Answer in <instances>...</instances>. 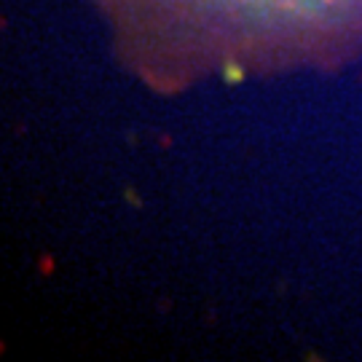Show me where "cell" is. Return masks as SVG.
Listing matches in <instances>:
<instances>
[{
  "mask_svg": "<svg viewBox=\"0 0 362 362\" xmlns=\"http://www.w3.org/2000/svg\"><path fill=\"white\" fill-rule=\"evenodd\" d=\"M121 70L153 94L362 59V0H86Z\"/></svg>",
  "mask_w": 362,
  "mask_h": 362,
  "instance_id": "obj_1",
  "label": "cell"
}]
</instances>
